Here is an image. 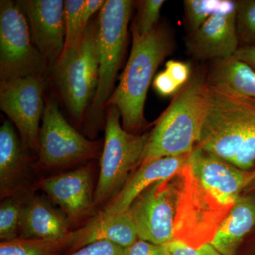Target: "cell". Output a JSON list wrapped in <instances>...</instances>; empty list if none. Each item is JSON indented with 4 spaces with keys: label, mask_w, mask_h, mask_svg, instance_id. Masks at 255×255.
Instances as JSON below:
<instances>
[{
    "label": "cell",
    "mask_w": 255,
    "mask_h": 255,
    "mask_svg": "<svg viewBox=\"0 0 255 255\" xmlns=\"http://www.w3.org/2000/svg\"><path fill=\"white\" fill-rule=\"evenodd\" d=\"M209 87L198 147L242 170L255 164V101Z\"/></svg>",
    "instance_id": "6da1fadb"
},
{
    "label": "cell",
    "mask_w": 255,
    "mask_h": 255,
    "mask_svg": "<svg viewBox=\"0 0 255 255\" xmlns=\"http://www.w3.org/2000/svg\"><path fill=\"white\" fill-rule=\"evenodd\" d=\"M131 30L128 61L105 107L115 106L120 112L124 130L136 134L145 124L147 91L156 70L170 51L171 42L167 32L161 27L146 36H140L132 25Z\"/></svg>",
    "instance_id": "7a4b0ae2"
},
{
    "label": "cell",
    "mask_w": 255,
    "mask_h": 255,
    "mask_svg": "<svg viewBox=\"0 0 255 255\" xmlns=\"http://www.w3.org/2000/svg\"><path fill=\"white\" fill-rule=\"evenodd\" d=\"M208 96L207 81L201 75L186 84L150 132L142 163L192 152L200 137Z\"/></svg>",
    "instance_id": "3957f363"
},
{
    "label": "cell",
    "mask_w": 255,
    "mask_h": 255,
    "mask_svg": "<svg viewBox=\"0 0 255 255\" xmlns=\"http://www.w3.org/2000/svg\"><path fill=\"white\" fill-rule=\"evenodd\" d=\"M134 1L107 0L99 15L98 85L86 116L85 130L91 140L102 124L105 105L114 92V81L123 58Z\"/></svg>",
    "instance_id": "277c9868"
},
{
    "label": "cell",
    "mask_w": 255,
    "mask_h": 255,
    "mask_svg": "<svg viewBox=\"0 0 255 255\" xmlns=\"http://www.w3.org/2000/svg\"><path fill=\"white\" fill-rule=\"evenodd\" d=\"M99 20L89 23L78 43L63 51L55 65V79L75 125L81 127L98 85Z\"/></svg>",
    "instance_id": "5b68a950"
},
{
    "label": "cell",
    "mask_w": 255,
    "mask_h": 255,
    "mask_svg": "<svg viewBox=\"0 0 255 255\" xmlns=\"http://www.w3.org/2000/svg\"><path fill=\"white\" fill-rule=\"evenodd\" d=\"M115 106L107 107L105 136L100 171L95 191L96 206L107 205L122 190L142 164L150 133L131 134L124 130Z\"/></svg>",
    "instance_id": "8992f818"
},
{
    "label": "cell",
    "mask_w": 255,
    "mask_h": 255,
    "mask_svg": "<svg viewBox=\"0 0 255 255\" xmlns=\"http://www.w3.org/2000/svg\"><path fill=\"white\" fill-rule=\"evenodd\" d=\"M180 174L174 238L191 248H200L211 243L233 206L199 180L188 160Z\"/></svg>",
    "instance_id": "52a82bcc"
},
{
    "label": "cell",
    "mask_w": 255,
    "mask_h": 255,
    "mask_svg": "<svg viewBox=\"0 0 255 255\" xmlns=\"http://www.w3.org/2000/svg\"><path fill=\"white\" fill-rule=\"evenodd\" d=\"M42 121L37 162L40 168H64L102 155V142L87 139L75 130L64 118L55 101H47Z\"/></svg>",
    "instance_id": "ba28073f"
},
{
    "label": "cell",
    "mask_w": 255,
    "mask_h": 255,
    "mask_svg": "<svg viewBox=\"0 0 255 255\" xmlns=\"http://www.w3.org/2000/svg\"><path fill=\"white\" fill-rule=\"evenodd\" d=\"M48 63L32 40L27 18L14 1H0L1 82L45 75Z\"/></svg>",
    "instance_id": "9c48e42d"
},
{
    "label": "cell",
    "mask_w": 255,
    "mask_h": 255,
    "mask_svg": "<svg viewBox=\"0 0 255 255\" xmlns=\"http://www.w3.org/2000/svg\"><path fill=\"white\" fill-rule=\"evenodd\" d=\"M182 186L180 172L152 184L128 210L140 239L156 245L173 241L174 221Z\"/></svg>",
    "instance_id": "30bf717a"
},
{
    "label": "cell",
    "mask_w": 255,
    "mask_h": 255,
    "mask_svg": "<svg viewBox=\"0 0 255 255\" xmlns=\"http://www.w3.org/2000/svg\"><path fill=\"white\" fill-rule=\"evenodd\" d=\"M45 75H31L0 83V108L17 128L23 147L38 156L40 121L45 106Z\"/></svg>",
    "instance_id": "8fae6325"
},
{
    "label": "cell",
    "mask_w": 255,
    "mask_h": 255,
    "mask_svg": "<svg viewBox=\"0 0 255 255\" xmlns=\"http://www.w3.org/2000/svg\"><path fill=\"white\" fill-rule=\"evenodd\" d=\"M237 1L222 0L216 13L192 33L188 42L191 54L200 60L226 59L238 49Z\"/></svg>",
    "instance_id": "7c38bea8"
},
{
    "label": "cell",
    "mask_w": 255,
    "mask_h": 255,
    "mask_svg": "<svg viewBox=\"0 0 255 255\" xmlns=\"http://www.w3.org/2000/svg\"><path fill=\"white\" fill-rule=\"evenodd\" d=\"M36 187L60 206L71 224L88 217L95 209L91 165L41 179Z\"/></svg>",
    "instance_id": "4fadbf2b"
},
{
    "label": "cell",
    "mask_w": 255,
    "mask_h": 255,
    "mask_svg": "<svg viewBox=\"0 0 255 255\" xmlns=\"http://www.w3.org/2000/svg\"><path fill=\"white\" fill-rule=\"evenodd\" d=\"M16 3L27 18L37 49L48 65H55L65 45V1L21 0Z\"/></svg>",
    "instance_id": "5bb4252c"
},
{
    "label": "cell",
    "mask_w": 255,
    "mask_h": 255,
    "mask_svg": "<svg viewBox=\"0 0 255 255\" xmlns=\"http://www.w3.org/2000/svg\"><path fill=\"white\" fill-rule=\"evenodd\" d=\"M29 152L9 121L0 127V197L1 200L30 191L28 187L31 172Z\"/></svg>",
    "instance_id": "9a60e30c"
},
{
    "label": "cell",
    "mask_w": 255,
    "mask_h": 255,
    "mask_svg": "<svg viewBox=\"0 0 255 255\" xmlns=\"http://www.w3.org/2000/svg\"><path fill=\"white\" fill-rule=\"evenodd\" d=\"M189 155L162 157L142 163L119 194L105 206L102 212L110 215L127 212L147 188L179 174L187 163Z\"/></svg>",
    "instance_id": "2e32d148"
},
{
    "label": "cell",
    "mask_w": 255,
    "mask_h": 255,
    "mask_svg": "<svg viewBox=\"0 0 255 255\" xmlns=\"http://www.w3.org/2000/svg\"><path fill=\"white\" fill-rule=\"evenodd\" d=\"M71 223L63 211L55 209L48 197L30 194L23 206L19 225V237L55 239L71 232Z\"/></svg>",
    "instance_id": "e0dca14e"
},
{
    "label": "cell",
    "mask_w": 255,
    "mask_h": 255,
    "mask_svg": "<svg viewBox=\"0 0 255 255\" xmlns=\"http://www.w3.org/2000/svg\"><path fill=\"white\" fill-rule=\"evenodd\" d=\"M85 226V232L68 253L97 241L110 242L127 248L139 239L136 228L128 211L113 215L100 211Z\"/></svg>",
    "instance_id": "ac0fdd59"
},
{
    "label": "cell",
    "mask_w": 255,
    "mask_h": 255,
    "mask_svg": "<svg viewBox=\"0 0 255 255\" xmlns=\"http://www.w3.org/2000/svg\"><path fill=\"white\" fill-rule=\"evenodd\" d=\"M255 226V195L240 196L215 235L211 245L221 255H233Z\"/></svg>",
    "instance_id": "d6986e66"
},
{
    "label": "cell",
    "mask_w": 255,
    "mask_h": 255,
    "mask_svg": "<svg viewBox=\"0 0 255 255\" xmlns=\"http://www.w3.org/2000/svg\"><path fill=\"white\" fill-rule=\"evenodd\" d=\"M207 83L229 95L255 101V70L234 56L215 60Z\"/></svg>",
    "instance_id": "ffe728a7"
},
{
    "label": "cell",
    "mask_w": 255,
    "mask_h": 255,
    "mask_svg": "<svg viewBox=\"0 0 255 255\" xmlns=\"http://www.w3.org/2000/svg\"><path fill=\"white\" fill-rule=\"evenodd\" d=\"M85 227L72 231L66 236L55 239H33L18 237L1 242L0 255H63L68 253L80 239Z\"/></svg>",
    "instance_id": "44dd1931"
},
{
    "label": "cell",
    "mask_w": 255,
    "mask_h": 255,
    "mask_svg": "<svg viewBox=\"0 0 255 255\" xmlns=\"http://www.w3.org/2000/svg\"><path fill=\"white\" fill-rule=\"evenodd\" d=\"M31 194V191H23L6 198L0 205V239L9 241L19 237V225L23 206Z\"/></svg>",
    "instance_id": "7402d4cb"
},
{
    "label": "cell",
    "mask_w": 255,
    "mask_h": 255,
    "mask_svg": "<svg viewBox=\"0 0 255 255\" xmlns=\"http://www.w3.org/2000/svg\"><path fill=\"white\" fill-rule=\"evenodd\" d=\"M86 0H66L64 6L65 38L63 51L73 48L80 39L84 30L82 26V9Z\"/></svg>",
    "instance_id": "603a6c76"
},
{
    "label": "cell",
    "mask_w": 255,
    "mask_h": 255,
    "mask_svg": "<svg viewBox=\"0 0 255 255\" xmlns=\"http://www.w3.org/2000/svg\"><path fill=\"white\" fill-rule=\"evenodd\" d=\"M222 0H187L184 1L188 26L194 33L216 13Z\"/></svg>",
    "instance_id": "cb8c5ba5"
},
{
    "label": "cell",
    "mask_w": 255,
    "mask_h": 255,
    "mask_svg": "<svg viewBox=\"0 0 255 255\" xmlns=\"http://www.w3.org/2000/svg\"><path fill=\"white\" fill-rule=\"evenodd\" d=\"M237 30L239 41L246 46L255 44V0L237 1Z\"/></svg>",
    "instance_id": "d4e9b609"
},
{
    "label": "cell",
    "mask_w": 255,
    "mask_h": 255,
    "mask_svg": "<svg viewBox=\"0 0 255 255\" xmlns=\"http://www.w3.org/2000/svg\"><path fill=\"white\" fill-rule=\"evenodd\" d=\"M164 0H145L140 1L138 14L132 23L140 36H146L153 31L160 15Z\"/></svg>",
    "instance_id": "484cf974"
},
{
    "label": "cell",
    "mask_w": 255,
    "mask_h": 255,
    "mask_svg": "<svg viewBox=\"0 0 255 255\" xmlns=\"http://www.w3.org/2000/svg\"><path fill=\"white\" fill-rule=\"evenodd\" d=\"M63 255H125V248L110 242L97 241Z\"/></svg>",
    "instance_id": "4316f807"
},
{
    "label": "cell",
    "mask_w": 255,
    "mask_h": 255,
    "mask_svg": "<svg viewBox=\"0 0 255 255\" xmlns=\"http://www.w3.org/2000/svg\"><path fill=\"white\" fill-rule=\"evenodd\" d=\"M169 255H221L211 246V243L200 248H194L182 242L174 239L167 243Z\"/></svg>",
    "instance_id": "83f0119b"
},
{
    "label": "cell",
    "mask_w": 255,
    "mask_h": 255,
    "mask_svg": "<svg viewBox=\"0 0 255 255\" xmlns=\"http://www.w3.org/2000/svg\"><path fill=\"white\" fill-rule=\"evenodd\" d=\"M125 255H169L167 244L156 245L140 239L125 248Z\"/></svg>",
    "instance_id": "f1b7e54d"
},
{
    "label": "cell",
    "mask_w": 255,
    "mask_h": 255,
    "mask_svg": "<svg viewBox=\"0 0 255 255\" xmlns=\"http://www.w3.org/2000/svg\"><path fill=\"white\" fill-rule=\"evenodd\" d=\"M166 70L180 88L189 82L191 70L188 64L177 60H169L166 63Z\"/></svg>",
    "instance_id": "f546056e"
},
{
    "label": "cell",
    "mask_w": 255,
    "mask_h": 255,
    "mask_svg": "<svg viewBox=\"0 0 255 255\" xmlns=\"http://www.w3.org/2000/svg\"><path fill=\"white\" fill-rule=\"evenodd\" d=\"M153 85L156 91L162 96L174 95L181 89L166 70L161 72L155 77Z\"/></svg>",
    "instance_id": "4dcf8cb0"
},
{
    "label": "cell",
    "mask_w": 255,
    "mask_h": 255,
    "mask_svg": "<svg viewBox=\"0 0 255 255\" xmlns=\"http://www.w3.org/2000/svg\"><path fill=\"white\" fill-rule=\"evenodd\" d=\"M105 1L104 0H86L82 11L81 21L83 30L89 24L90 18L99 10L102 9Z\"/></svg>",
    "instance_id": "1f68e13d"
},
{
    "label": "cell",
    "mask_w": 255,
    "mask_h": 255,
    "mask_svg": "<svg viewBox=\"0 0 255 255\" xmlns=\"http://www.w3.org/2000/svg\"><path fill=\"white\" fill-rule=\"evenodd\" d=\"M234 57L255 70V44L240 47Z\"/></svg>",
    "instance_id": "d6a6232c"
},
{
    "label": "cell",
    "mask_w": 255,
    "mask_h": 255,
    "mask_svg": "<svg viewBox=\"0 0 255 255\" xmlns=\"http://www.w3.org/2000/svg\"><path fill=\"white\" fill-rule=\"evenodd\" d=\"M249 186H251L252 187L254 188V189H255V179L254 181H253V182L251 183V184H250Z\"/></svg>",
    "instance_id": "836d02e7"
}]
</instances>
